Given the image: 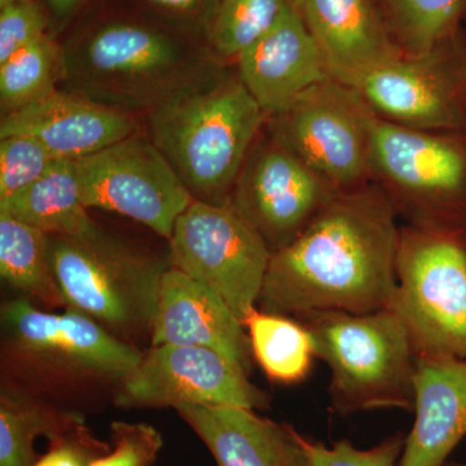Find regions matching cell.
Masks as SVG:
<instances>
[{"instance_id":"obj_1","label":"cell","mask_w":466,"mask_h":466,"mask_svg":"<svg viewBox=\"0 0 466 466\" xmlns=\"http://www.w3.org/2000/svg\"><path fill=\"white\" fill-rule=\"evenodd\" d=\"M397 219L376 184L339 193L296 240L272 253L260 309L297 318L388 309L397 289Z\"/></svg>"},{"instance_id":"obj_12","label":"cell","mask_w":466,"mask_h":466,"mask_svg":"<svg viewBox=\"0 0 466 466\" xmlns=\"http://www.w3.org/2000/svg\"><path fill=\"white\" fill-rule=\"evenodd\" d=\"M76 167L86 208L142 223L167 240L193 201L167 159L140 131L78 159Z\"/></svg>"},{"instance_id":"obj_20","label":"cell","mask_w":466,"mask_h":466,"mask_svg":"<svg viewBox=\"0 0 466 466\" xmlns=\"http://www.w3.org/2000/svg\"><path fill=\"white\" fill-rule=\"evenodd\" d=\"M218 466H308L300 434L287 424L233 406L177 408Z\"/></svg>"},{"instance_id":"obj_9","label":"cell","mask_w":466,"mask_h":466,"mask_svg":"<svg viewBox=\"0 0 466 466\" xmlns=\"http://www.w3.org/2000/svg\"><path fill=\"white\" fill-rule=\"evenodd\" d=\"M376 116L352 86L328 78L267 119L266 128L333 191L342 193L370 183Z\"/></svg>"},{"instance_id":"obj_3","label":"cell","mask_w":466,"mask_h":466,"mask_svg":"<svg viewBox=\"0 0 466 466\" xmlns=\"http://www.w3.org/2000/svg\"><path fill=\"white\" fill-rule=\"evenodd\" d=\"M266 122L235 66L218 64L148 110L146 134L193 200L228 205Z\"/></svg>"},{"instance_id":"obj_21","label":"cell","mask_w":466,"mask_h":466,"mask_svg":"<svg viewBox=\"0 0 466 466\" xmlns=\"http://www.w3.org/2000/svg\"><path fill=\"white\" fill-rule=\"evenodd\" d=\"M0 214L36 227L47 235L79 236L97 227L82 200L73 159H57L41 179L0 200Z\"/></svg>"},{"instance_id":"obj_16","label":"cell","mask_w":466,"mask_h":466,"mask_svg":"<svg viewBox=\"0 0 466 466\" xmlns=\"http://www.w3.org/2000/svg\"><path fill=\"white\" fill-rule=\"evenodd\" d=\"M214 350L250 375L253 354L244 323L208 285L168 267L159 289L150 346Z\"/></svg>"},{"instance_id":"obj_15","label":"cell","mask_w":466,"mask_h":466,"mask_svg":"<svg viewBox=\"0 0 466 466\" xmlns=\"http://www.w3.org/2000/svg\"><path fill=\"white\" fill-rule=\"evenodd\" d=\"M137 115L58 90L2 116L0 137L26 135L56 158L78 161L139 133Z\"/></svg>"},{"instance_id":"obj_22","label":"cell","mask_w":466,"mask_h":466,"mask_svg":"<svg viewBox=\"0 0 466 466\" xmlns=\"http://www.w3.org/2000/svg\"><path fill=\"white\" fill-rule=\"evenodd\" d=\"M244 325L254 361L271 381L293 385L309 376L317 351L305 324L257 309Z\"/></svg>"},{"instance_id":"obj_17","label":"cell","mask_w":466,"mask_h":466,"mask_svg":"<svg viewBox=\"0 0 466 466\" xmlns=\"http://www.w3.org/2000/svg\"><path fill=\"white\" fill-rule=\"evenodd\" d=\"M235 67L267 119L285 112L309 88L332 78L290 3L275 25L242 52Z\"/></svg>"},{"instance_id":"obj_10","label":"cell","mask_w":466,"mask_h":466,"mask_svg":"<svg viewBox=\"0 0 466 466\" xmlns=\"http://www.w3.org/2000/svg\"><path fill=\"white\" fill-rule=\"evenodd\" d=\"M167 241L171 268L211 288L242 323L257 309L272 251L228 205L193 200Z\"/></svg>"},{"instance_id":"obj_18","label":"cell","mask_w":466,"mask_h":466,"mask_svg":"<svg viewBox=\"0 0 466 466\" xmlns=\"http://www.w3.org/2000/svg\"><path fill=\"white\" fill-rule=\"evenodd\" d=\"M319 50L328 73L352 86L400 56L379 0H289Z\"/></svg>"},{"instance_id":"obj_33","label":"cell","mask_w":466,"mask_h":466,"mask_svg":"<svg viewBox=\"0 0 466 466\" xmlns=\"http://www.w3.org/2000/svg\"><path fill=\"white\" fill-rule=\"evenodd\" d=\"M219 0H131V8L159 23L205 39Z\"/></svg>"},{"instance_id":"obj_24","label":"cell","mask_w":466,"mask_h":466,"mask_svg":"<svg viewBox=\"0 0 466 466\" xmlns=\"http://www.w3.org/2000/svg\"><path fill=\"white\" fill-rule=\"evenodd\" d=\"M386 25L403 55H419L464 29L466 0H379Z\"/></svg>"},{"instance_id":"obj_23","label":"cell","mask_w":466,"mask_h":466,"mask_svg":"<svg viewBox=\"0 0 466 466\" xmlns=\"http://www.w3.org/2000/svg\"><path fill=\"white\" fill-rule=\"evenodd\" d=\"M0 275L26 299L52 309L64 306L48 257L47 233L5 214H0Z\"/></svg>"},{"instance_id":"obj_29","label":"cell","mask_w":466,"mask_h":466,"mask_svg":"<svg viewBox=\"0 0 466 466\" xmlns=\"http://www.w3.org/2000/svg\"><path fill=\"white\" fill-rule=\"evenodd\" d=\"M300 444L305 451L308 466H400L406 437L403 433L390 435L368 450H359L348 440L336 441L328 447L302 434Z\"/></svg>"},{"instance_id":"obj_30","label":"cell","mask_w":466,"mask_h":466,"mask_svg":"<svg viewBox=\"0 0 466 466\" xmlns=\"http://www.w3.org/2000/svg\"><path fill=\"white\" fill-rule=\"evenodd\" d=\"M47 453L41 456L34 466H91L112 449L95 437L81 416L73 413L63 429L48 438Z\"/></svg>"},{"instance_id":"obj_8","label":"cell","mask_w":466,"mask_h":466,"mask_svg":"<svg viewBox=\"0 0 466 466\" xmlns=\"http://www.w3.org/2000/svg\"><path fill=\"white\" fill-rule=\"evenodd\" d=\"M5 355L30 377L58 383H121L143 358L81 312L42 311L26 297L2 308Z\"/></svg>"},{"instance_id":"obj_31","label":"cell","mask_w":466,"mask_h":466,"mask_svg":"<svg viewBox=\"0 0 466 466\" xmlns=\"http://www.w3.org/2000/svg\"><path fill=\"white\" fill-rule=\"evenodd\" d=\"M110 437L112 449L91 466H152L164 446L157 429L143 422H112Z\"/></svg>"},{"instance_id":"obj_26","label":"cell","mask_w":466,"mask_h":466,"mask_svg":"<svg viewBox=\"0 0 466 466\" xmlns=\"http://www.w3.org/2000/svg\"><path fill=\"white\" fill-rule=\"evenodd\" d=\"M36 398L12 389L0 395V466H34L36 438H51L72 419Z\"/></svg>"},{"instance_id":"obj_19","label":"cell","mask_w":466,"mask_h":466,"mask_svg":"<svg viewBox=\"0 0 466 466\" xmlns=\"http://www.w3.org/2000/svg\"><path fill=\"white\" fill-rule=\"evenodd\" d=\"M413 410L400 466H443L466 437V360L417 357Z\"/></svg>"},{"instance_id":"obj_27","label":"cell","mask_w":466,"mask_h":466,"mask_svg":"<svg viewBox=\"0 0 466 466\" xmlns=\"http://www.w3.org/2000/svg\"><path fill=\"white\" fill-rule=\"evenodd\" d=\"M289 0H219L205 34L208 50L225 66H235L242 52L265 35Z\"/></svg>"},{"instance_id":"obj_28","label":"cell","mask_w":466,"mask_h":466,"mask_svg":"<svg viewBox=\"0 0 466 466\" xmlns=\"http://www.w3.org/2000/svg\"><path fill=\"white\" fill-rule=\"evenodd\" d=\"M57 159L61 158L26 135L0 137V200L41 179Z\"/></svg>"},{"instance_id":"obj_32","label":"cell","mask_w":466,"mask_h":466,"mask_svg":"<svg viewBox=\"0 0 466 466\" xmlns=\"http://www.w3.org/2000/svg\"><path fill=\"white\" fill-rule=\"evenodd\" d=\"M50 33L39 0H15L0 5V63Z\"/></svg>"},{"instance_id":"obj_25","label":"cell","mask_w":466,"mask_h":466,"mask_svg":"<svg viewBox=\"0 0 466 466\" xmlns=\"http://www.w3.org/2000/svg\"><path fill=\"white\" fill-rule=\"evenodd\" d=\"M63 46L52 34L0 63L2 116L29 106L60 88Z\"/></svg>"},{"instance_id":"obj_4","label":"cell","mask_w":466,"mask_h":466,"mask_svg":"<svg viewBox=\"0 0 466 466\" xmlns=\"http://www.w3.org/2000/svg\"><path fill=\"white\" fill-rule=\"evenodd\" d=\"M297 318L311 333L317 358L329 368L334 413L413 410L417 357L394 311H318Z\"/></svg>"},{"instance_id":"obj_2","label":"cell","mask_w":466,"mask_h":466,"mask_svg":"<svg viewBox=\"0 0 466 466\" xmlns=\"http://www.w3.org/2000/svg\"><path fill=\"white\" fill-rule=\"evenodd\" d=\"M61 46V90L133 115L222 64L204 38L131 7L87 18Z\"/></svg>"},{"instance_id":"obj_35","label":"cell","mask_w":466,"mask_h":466,"mask_svg":"<svg viewBox=\"0 0 466 466\" xmlns=\"http://www.w3.org/2000/svg\"><path fill=\"white\" fill-rule=\"evenodd\" d=\"M443 466H466L465 462L447 461Z\"/></svg>"},{"instance_id":"obj_34","label":"cell","mask_w":466,"mask_h":466,"mask_svg":"<svg viewBox=\"0 0 466 466\" xmlns=\"http://www.w3.org/2000/svg\"><path fill=\"white\" fill-rule=\"evenodd\" d=\"M39 2L50 21V33L57 38L97 0H39Z\"/></svg>"},{"instance_id":"obj_7","label":"cell","mask_w":466,"mask_h":466,"mask_svg":"<svg viewBox=\"0 0 466 466\" xmlns=\"http://www.w3.org/2000/svg\"><path fill=\"white\" fill-rule=\"evenodd\" d=\"M391 311L416 357L466 360V231L400 227Z\"/></svg>"},{"instance_id":"obj_6","label":"cell","mask_w":466,"mask_h":466,"mask_svg":"<svg viewBox=\"0 0 466 466\" xmlns=\"http://www.w3.org/2000/svg\"><path fill=\"white\" fill-rule=\"evenodd\" d=\"M370 179L406 225L466 231V128L417 130L376 116Z\"/></svg>"},{"instance_id":"obj_14","label":"cell","mask_w":466,"mask_h":466,"mask_svg":"<svg viewBox=\"0 0 466 466\" xmlns=\"http://www.w3.org/2000/svg\"><path fill=\"white\" fill-rule=\"evenodd\" d=\"M116 406L177 408L233 406L265 410L267 392L249 376L214 350L196 346L157 345L124 381L118 383Z\"/></svg>"},{"instance_id":"obj_36","label":"cell","mask_w":466,"mask_h":466,"mask_svg":"<svg viewBox=\"0 0 466 466\" xmlns=\"http://www.w3.org/2000/svg\"><path fill=\"white\" fill-rule=\"evenodd\" d=\"M15 2V0H0V5H7V3Z\"/></svg>"},{"instance_id":"obj_5","label":"cell","mask_w":466,"mask_h":466,"mask_svg":"<svg viewBox=\"0 0 466 466\" xmlns=\"http://www.w3.org/2000/svg\"><path fill=\"white\" fill-rule=\"evenodd\" d=\"M48 257L64 306L133 343L152 333L168 260L97 225L79 236L48 235Z\"/></svg>"},{"instance_id":"obj_11","label":"cell","mask_w":466,"mask_h":466,"mask_svg":"<svg viewBox=\"0 0 466 466\" xmlns=\"http://www.w3.org/2000/svg\"><path fill=\"white\" fill-rule=\"evenodd\" d=\"M352 87L380 118L428 131L466 128V26L419 55H403Z\"/></svg>"},{"instance_id":"obj_13","label":"cell","mask_w":466,"mask_h":466,"mask_svg":"<svg viewBox=\"0 0 466 466\" xmlns=\"http://www.w3.org/2000/svg\"><path fill=\"white\" fill-rule=\"evenodd\" d=\"M337 195L265 126L245 159L228 207L275 253L296 240Z\"/></svg>"}]
</instances>
